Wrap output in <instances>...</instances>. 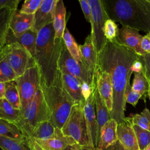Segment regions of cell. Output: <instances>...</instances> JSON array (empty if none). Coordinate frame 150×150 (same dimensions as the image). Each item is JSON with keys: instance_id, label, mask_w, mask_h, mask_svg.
<instances>
[{"instance_id": "50", "label": "cell", "mask_w": 150, "mask_h": 150, "mask_svg": "<svg viewBox=\"0 0 150 150\" xmlns=\"http://www.w3.org/2000/svg\"><path fill=\"white\" fill-rule=\"evenodd\" d=\"M149 1V2H150V0H148Z\"/></svg>"}, {"instance_id": "47", "label": "cell", "mask_w": 150, "mask_h": 150, "mask_svg": "<svg viewBox=\"0 0 150 150\" xmlns=\"http://www.w3.org/2000/svg\"><path fill=\"white\" fill-rule=\"evenodd\" d=\"M74 150H99L97 148L91 147V146H81L80 145H78Z\"/></svg>"}, {"instance_id": "48", "label": "cell", "mask_w": 150, "mask_h": 150, "mask_svg": "<svg viewBox=\"0 0 150 150\" xmlns=\"http://www.w3.org/2000/svg\"><path fill=\"white\" fill-rule=\"evenodd\" d=\"M149 80V91H148V96H149V100H150V80L148 79Z\"/></svg>"}, {"instance_id": "21", "label": "cell", "mask_w": 150, "mask_h": 150, "mask_svg": "<svg viewBox=\"0 0 150 150\" xmlns=\"http://www.w3.org/2000/svg\"><path fill=\"white\" fill-rule=\"evenodd\" d=\"M93 95L95 101V106H96V118L97 122V128H98V142L100 139V135L101 128L104 125V124L108 121L110 119V114L107 109V107L100 96L97 87L96 78L95 76V79L93 83Z\"/></svg>"}, {"instance_id": "32", "label": "cell", "mask_w": 150, "mask_h": 150, "mask_svg": "<svg viewBox=\"0 0 150 150\" xmlns=\"http://www.w3.org/2000/svg\"><path fill=\"white\" fill-rule=\"evenodd\" d=\"M0 148L3 150H32L25 140H15L0 135Z\"/></svg>"}, {"instance_id": "45", "label": "cell", "mask_w": 150, "mask_h": 150, "mask_svg": "<svg viewBox=\"0 0 150 150\" xmlns=\"http://www.w3.org/2000/svg\"><path fill=\"white\" fill-rule=\"evenodd\" d=\"M103 150H128L118 140Z\"/></svg>"}, {"instance_id": "31", "label": "cell", "mask_w": 150, "mask_h": 150, "mask_svg": "<svg viewBox=\"0 0 150 150\" xmlns=\"http://www.w3.org/2000/svg\"><path fill=\"white\" fill-rule=\"evenodd\" d=\"M18 76L6 62L2 50L0 52V83L14 81Z\"/></svg>"}, {"instance_id": "51", "label": "cell", "mask_w": 150, "mask_h": 150, "mask_svg": "<svg viewBox=\"0 0 150 150\" xmlns=\"http://www.w3.org/2000/svg\"><path fill=\"white\" fill-rule=\"evenodd\" d=\"M1 51H0V52H1Z\"/></svg>"}, {"instance_id": "30", "label": "cell", "mask_w": 150, "mask_h": 150, "mask_svg": "<svg viewBox=\"0 0 150 150\" xmlns=\"http://www.w3.org/2000/svg\"><path fill=\"white\" fill-rule=\"evenodd\" d=\"M5 84V98L15 108L21 110V100L19 90L15 81H11Z\"/></svg>"}, {"instance_id": "23", "label": "cell", "mask_w": 150, "mask_h": 150, "mask_svg": "<svg viewBox=\"0 0 150 150\" xmlns=\"http://www.w3.org/2000/svg\"><path fill=\"white\" fill-rule=\"evenodd\" d=\"M66 8L63 1L57 0L53 17V26L56 39H62L66 29Z\"/></svg>"}, {"instance_id": "38", "label": "cell", "mask_w": 150, "mask_h": 150, "mask_svg": "<svg viewBox=\"0 0 150 150\" xmlns=\"http://www.w3.org/2000/svg\"><path fill=\"white\" fill-rule=\"evenodd\" d=\"M79 2L86 20L90 23L91 21V10L87 0H79Z\"/></svg>"}, {"instance_id": "14", "label": "cell", "mask_w": 150, "mask_h": 150, "mask_svg": "<svg viewBox=\"0 0 150 150\" xmlns=\"http://www.w3.org/2000/svg\"><path fill=\"white\" fill-rule=\"evenodd\" d=\"M95 76L98 93L104 100L110 114L112 109L113 90L110 76L106 71L97 68Z\"/></svg>"}, {"instance_id": "18", "label": "cell", "mask_w": 150, "mask_h": 150, "mask_svg": "<svg viewBox=\"0 0 150 150\" xmlns=\"http://www.w3.org/2000/svg\"><path fill=\"white\" fill-rule=\"evenodd\" d=\"M83 62L88 70L94 75L97 70V53L93 44L90 34L86 38L84 43L79 45Z\"/></svg>"}, {"instance_id": "29", "label": "cell", "mask_w": 150, "mask_h": 150, "mask_svg": "<svg viewBox=\"0 0 150 150\" xmlns=\"http://www.w3.org/2000/svg\"><path fill=\"white\" fill-rule=\"evenodd\" d=\"M62 39L63 40L64 43L67 49L69 52L71 56L77 62H79L80 64H84L82 60L80 51L79 45L77 44L74 38L71 35L69 29L67 28H66L64 30Z\"/></svg>"}, {"instance_id": "27", "label": "cell", "mask_w": 150, "mask_h": 150, "mask_svg": "<svg viewBox=\"0 0 150 150\" xmlns=\"http://www.w3.org/2000/svg\"><path fill=\"white\" fill-rule=\"evenodd\" d=\"M132 89L142 95V99L146 101V96H148L149 82L146 77L144 71L134 73V77L131 86Z\"/></svg>"}, {"instance_id": "3", "label": "cell", "mask_w": 150, "mask_h": 150, "mask_svg": "<svg viewBox=\"0 0 150 150\" xmlns=\"http://www.w3.org/2000/svg\"><path fill=\"white\" fill-rule=\"evenodd\" d=\"M109 19L146 33L150 32V2L148 0H103Z\"/></svg>"}, {"instance_id": "37", "label": "cell", "mask_w": 150, "mask_h": 150, "mask_svg": "<svg viewBox=\"0 0 150 150\" xmlns=\"http://www.w3.org/2000/svg\"><path fill=\"white\" fill-rule=\"evenodd\" d=\"M140 98H142V95L134 91L132 89L130 83H128L124 94V99L125 103H129L134 107H135L138 102V100Z\"/></svg>"}, {"instance_id": "42", "label": "cell", "mask_w": 150, "mask_h": 150, "mask_svg": "<svg viewBox=\"0 0 150 150\" xmlns=\"http://www.w3.org/2000/svg\"><path fill=\"white\" fill-rule=\"evenodd\" d=\"M131 70L134 73H141L144 71V65L141 59V56L133 63Z\"/></svg>"}, {"instance_id": "19", "label": "cell", "mask_w": 150, "mask_h": 150, "mask_svg": "<svg viewBox=\"0 0 150 150\" xmlns=\"http://www.w3.org/2000/svg\"><path fill=\"white\" fill-rule=\"evenodd\" d=\"M117 135L118 140L128 150H139L135 132L126 119L124 122L117 124Z\"/></svg>"}, {"instance_id": "40", "label": "cell", "mask_w": 150, "mask_h": 150, "mask_svg": "<svg viewBox=\"0 0 150 150\" xmlns=\"http://www.w3.org/2000/svg\"><path fill=\"white\" fill-rule=\"evenodd\" d=\"M81 87L82 95L86 101L93 93V86H91V85H90L89 84L86 82H81Z\"/></svg>"}, {"instance_id": "35", "label": "cell", "mask_w": 150, "mask_h": 150, "mask_svg": "<svg viewBox=\"0 0 150 150\" xmlns=\"http://www.w3.org/2000/svg\"><path fill=\"white\" fill-rule=\"evenodd\" d=\"M119 29L117 23L112 20L108 19L106 21L104 25V35L107 40L112 41L117 39Z\"/></svg>"}, {"instance_id": "24", "label": "cell", "mask_w": 150, "mask_h": 150, "mask_svg": "<svg viewBox=\"0 0 150 150\" xmlns=\"http://www.w3.org/2000/svg\"><path fill=\"white\" fill-rule=\"evenodd\" d=\"M14 11L9 8H4L0 11V51L6 45L9 23Z\"/></svg>"}, {"instance_id": "41", "label": "cell", "mask_w": 150, "mask_h": 150, "mask_svg": "<svg viewBox=\"0 0 150 150\" xmlns=\"http://www.w3.org/2000/svg\"><path fill=\"white\" fill-rule=\"evenodd\" d=\"M141 59L144 65V73L146 77L150 80V54L141 56Z\"/></svg>"}, {"instance_id": "46", "label": "cell", "mask_w": 150, "mask_h": 150, "mask_svg": "<svg viewBox=\"0 0 150 150\" xmlns=\"http://www.w3.org/2000/svg\"><path fill=\"white\" fill-rule=\"evenodd\" d=\"M5 83H0V99L5 98Z\"/></svg>"}, {"instance_id": "10", "label": "cell", "mask_w": 150, "mask_h": 150, "mask_svg": "<svg viewBox=\"0 0 150 150\" xmlns=\"http://www.w3.org/2000/svg\"><path fill=\"white\" fill-rule=\"evenodd\" d=\"M59 70L78 79L81 83L86 82L93 86L95 75L93 74L83 64L77 62L70 54L62 39L58 62Z\"/></svg>"}, {"instance_id": "22", "label": "cell", "mask_w": 150, "mask_h": 150, "mask_svg": "<svg viewBox=\"0 0 150 150\" xmlns=\"http://www.w3.org/2000/svg\"><path fill=\"white\" fill-rule=\"evenodd\" d=\"M117 127V123L113 119H110L104 124L100 132L97 149L103 150L118 140Z\"/></svg>"}, {"instance_id": "2", "label": "cell", "mask_w": 150, "mask_h": 150, "mask_svg": "<svg viewBox=\"0 0 150 150\" xmlns=\"http://www.w3.org/2000/svg\"><path fill=\"white\" fill-rule=\"evenodd\" d=\"M62 39H56L52 23L38 31L34 59L40 74L41 84L52 86L56 81Z\"/></svg>"}, {"instance_id": "6", "label": "cell", "mask_w": 150, "mask_h": 150, "mask_svg": "<svg viewBox=\"0 0 150 150\" xmlns=\"http://www.w3.org/2000/svg\"><path fill=\"white\" fill-rule=\"evenodd\" d=\"M84 103L74 104L61 130L81 146H91L84 115Z\"/></svg>"}, {"instance_id": "12", "label": "cell", "mask_w": 150, "mask_h": 150, "mask_svg": "<svg viewBox=\"0 0 150 150\" xmlns=\"http://www.w3.org/2000/svg\"><path fill=\"white\" fill-rule=\"evenodd\" d=\"M35 140L44 150H74L79 145L71 138L64 135L59 128H55L54 134L49 139Z\"/></svg>"}, {"instance_id": "34", "label": "cell", "mask_w": 150, "mask_h": 150, "mask_svg": "<svg viewBox=\"0 0 150 150\" xmlns=\"http://www.w3.org/2000/svg\"><path fill=\"white\" fill-rule=\"evenodd\" d=\"M131 125L135 132L139 150H143L150 144V132L137 125Z\"/></svg>"}, {"instance_id": "43", "label": "cell", "mask_w": 150, "mask_h": 150, "mask_svg": "<svg viewBox=\"0 0 150 150\" xmlns=\"http://www.w3.org/2000/svg\"><path fill=\"white\" fill-rule=\"evenodd\" d=\"M141 45L142 49L146 54H150V32L143 36Z\"/></svg>"}, {"instance_id": "36", "label": "cell", "mask_w": 150, "mask_h": 150, "mask_svg": "<svg viewBox=\"0 0 150 150\" xmlns=\"http://www.w3.org/2000/svg\"><path fill=\"white\" fill-rule=\"evenodd\" d=\"M42 0H26L24 1L20 12L27 15H34L39 8Z\"/></svg>"}, {"instance_id": "49", "label": "cell", "mask_w": 150, "mask_h": 150, "mask_svg": "<svg viewBox=\"0 0 150 150\" xmlns=\"http://www.w3.org/2000/svg\"><path fill=\"white\" fill-rule=\"evenodd\" d=\"M143 150H150V144H149L146 148H145V149H144Z\"/></svg>"}, {"instance_id": "33", "label": "cell", "mask_w": 150, "mask_h": 150, "mask_svg": "<svg viewBox=\"0 0 150 150\" xmlns=\"http://www.w3.org/2000/svg\"><path fill=\"white\" fill-rule=\"evenodd\" d=\"M125 118L131 124L137 125L150 132V111L147 108H145L140 114H136L131 117Z\"/></svg>"}, {"instance_id": "9", "label": "cell", "mask_w": 150, "mask_h": 150, "mask_svg": "<svg viewBox=\"0 0 150 150\" xmlns=\"http://www.w3.org/2000/svg\"><path fill=\"white\" fill-rule=\"evenodd\" d=\"M2 52L6 62L18 77L36 64L34 57L25 48L16 42L6 44Z\"/></svg>"}, {"instance_id": "13", "label": "cell", "mask_w": 150, "mask_h": 150, "mask_svg": "<svg viewBox=\"0 0 150 150\" xmlns=\"http://www.w3.org/2000/svg\"><path fill=\"white\" fill-rule=\"evenodd\" d=\"M143 36L139 33V30L122 26L120 29L117 39L124 46L131 49L139 56H144L145 53L141 47V40Z\"/></svg>"}, {"instance_id": "15", "label": "cell", "mask_w": 150, "mask_h": 150, "mask_svg": "<svg viewBox=\"0 0 150 150\" xmlns=\"http://www.w3.org/2000/svg\"><path fill=\"white\" fill-rule=\"evenodd\" d=\"M57 0H42L34 14L33 28L38 32L46 25L52 23L54 11Z\"/></svg>"}, {"instance_id": "28", "label": "cell", "mask_w": 150, "mask_h": 150, "mask_svg": "<svg viewBox=\"0 0 150 150\" xmlns=\"http://www.w3.org/2000/svg\"><path fill=\"white\" fill-rule=\"evenodd\" d=\"M0 135L18 141H22L24 138L15 124L1 119H0Z\"/></svg>"}, {"instance_id": "11", "label": "cell", "mask_w": 150, "mask_h": 150, "mask_svg": "<svg viewBox=\"0 0 150 150\" xmlns=\"http://www.w3.org/2000/svg\"><path fill=\"white\" fill-rule=\"evenodd\" d=\"M83 111L90 146L97 148L98 144V128L93 91L90 96L85 101Z\"/></svg>"}, {"instance_id": "39", "label": "cell", "mask_w": 150, "mask_h": 150, "mask_svg": "<svg viewBox=\"0 0 150 150\" xmlns=\"http://www.w3.org/2000/svg\"><path fill=\"white\" fill-rule=\"evenodd\" d=\"M19 2L20 0H0V11L4 8L16 10Z\"/></svg>"}, {"instance_id": "1", "label": "cell", "mask_w": 150, "mask_h": 150, "mask_svg": "<svg viewBox=\"0 0 150 150\" xmlns=\"http://www.w3.org/2000/svg\"><path fill=\"white\" fill-rule=\"evenodd\" d=\"M140 56L122 45L117 39L107 40L103 49L97 54L98 68L108 73L111 79L113 103L110 117L117 124L125 121V91L133 73L131 67Z\"/></svg>"}, {"instance_id": "17", "label": "cell", "mask_w": 150, "mask_h": 150, "mask_svg": "<svg viewBox=\"0 0 150 150\" xmlns=\"http://www.w3.org/2000/svg\"><path fill=\"white\" fill-rule=\"evenodd\" d=\"M60 73L62 86L66 93L76 104H84L85 100L81 93V81L70 74L60 71Z\"/></svg>"}, {"instance_id": "4", "label": "cell", "mask_w": 150, "mask_h": 150, "mask_svg": "<svg viewBox=\"0 0 150 150\" xmlns=\"http://www.w3.org/2000/svg\"><path fill=\"white\" fill-rule=\"evenodd\" d=\"M40 87L50 112V121L55 128L62 129L69 117L72 107L76 103L63 88L60 71L54 84L46 86L40 83Z\"/></svg>"}, {"instance_id": "8", "label": "cell", "mask_w": 150, "mask_h": 150, "mask_svg": "<svg viewBox=\"0 0 150 150\" xmlns=\"http://www.w3.org/2000/svg\"><path fill=\"white\" fill-rule=\"evenodd\" d=\"M19 90L21 100V111L33 99L40 88V74L36 64L29 69L15 80Z\"/></svg>"}, {"instance_id": "16", "label": "cell", "mask_w": 150, "mask_h": 150, "mask_svg": "<svg viewBox=\"0 0 150 150\" xmlns=\"http://www.w3.org/2000/svg\"><path fill=\"white\" fill-rule=\"evenodd\" d=\"M34 15L22 13L19 10L14 11L9 23V31L13 36L17 38L21 34L33 28Z\"/></svg>"}, {"instance_id": "7", "label": "cell", "mask_w": 150, "mask_h": 150, "mask_svg": "<svg viewBox=\"0 0 150 150\" xmlns=\"http://www.w3.org/2000/svg\"><path fill=\"white\" fill-rule=\"evenodd\" d=\"M91 10V37L93 44L99 53L105 46L107 40L104 35V25L108 17L105 11L102 1L87 0Z\"/></svg>"}, {"instance_id": "20", "label": "cell", "mask_w": 150, "mask_h": 150, "mask_svg": "<svg viewBox=\"0 0 150 150\" xmlns=\"http://www.w3.org/2000/svg\"><path fill=\"white\" fill-rule=\"evenodd\" d=\"M38 34V32L33 28H32L21 34L18 37L15 38L13 36L11 32L9 30L6 38V44L16 42L25 48L34 57Z\"/></svg>"}, {"instance_id": "26", "label": "cell", "mask_w": 150, "mask_h": 150, "mask_svg": "<svg viewBox=\"0 0 150 150\" xmlns=\"http://www.w3.org/2000/svg\"><path fill=\"white\" fill-rule=\"evenodd\" d=\"M20 115V110L15 109L5 98L0 99V119L15 124Z\"/></svg>"}, {"instance_id": "25", "label": "cell", "mask_w": 150, "mask_h": 150, "mask_svg": "<svg viewBox=\"0 0 150 150\" xmlns=\"http://www.w3.org/2000/svg\"><path fill=\"white\" fill-rule=\"evenodd\" d=\"M55 127L50 120H46L38 123L35 127L30 138L36 140H45L54 134Z\"/></svg>"}, {"instance_id": "5", "label": "cell", "mask_w": 150, "mask_h": 150, "mask_svg": "<svg viewBox=\"0 0 150 150\" xmlns=\"http://www.w3.org/2000/svg\"><path fill=\"white\" fill-rule=\"evenodd\" d=\"M50 112L40 87L33 99L21 111L20 118L14 124L24 137H30L36 125L43 121L50 120Z\"/></svg>"}, {"instance_id": "44", "label": "cell", "mask_w": 150, "mask_h": 150, "mask_svg": "<svg viewBox=\"0 0 150 150\" xmlns=\"http://www.w3.org/2000/svg\"><path fill=\"white\" fill-rule=\"evenodd\" d=\"M25 140L29 145V146L30 148L32 150H44L36 142V141L30 138V137H25Z\"/></svg>"}]
</instances>
